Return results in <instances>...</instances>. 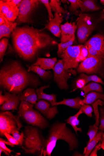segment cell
I'll return each mask as SVG.
<instances>
[{"label":"cell","instance_id":"obj_12","mask_svg":"<svg viewBox=\"0 0 104 156\" xmlns=\"http://www.w3.org/2000/svg\"><path fill=\"white\" fill-rule=\"evenodd\" d=\"M63 18L62 14L55 13L54 18L49 20L43 29L46 28L55 36L60 37L62 33L60 25L63 21Z\"/></svg>","mask_w":104,"mask_h":156},{"label":"cell","instance_id":"obj_39","mask_svg":"<svg viewBox=\"0 0 104 156\" xmlns=\"http://www.w3.org/2000/svg\"><path fill=\"white\" fill-rule=\"evenodd\" d=\"M0 6H1V7H0L1 11L5 16L7 12L11 7L9 5L7 1H0Z\"/></svg>","mask_w":104,"mask_h":156},{"label":"cell","instance_id":"obj_3","mask_svg":"<svg viewBox=\"0 0 104 156\" xmlns=\"http://www.w3.org/2000/svg\"><path fill=\"white\" fill-rule=\"evenodd\" d=\"M27 71L18 62L12 61L0 71V85L12 94H19L28 86L36 87L37 78Z\"/></svg>","mask_w":104,"mask_h":156},{"label":"cell","instance_id":"obj_51","mask_svg":"<svg viewBox=\"0 0 104 156\" xmlns=\"http://www.w3.org/2000/svg\"><path fill=\"white\" fill-rule=\"evenodd\" d=\"M102 140H104V133L102 131Z\"/></svg>","mask_w":104,"mask_h":156},{"label":"cell","instance_id":"obj_53","mask_svg":"<svg viewBox=\"0 0 104 156\" xmlns=\"http://www.w3.org/2000/svg\"><path fill=\"white\" fill-rule=\"evenodd\" d=\"M103 11L104 12V9H103Z\"/></svg>","mask_w":104,"mask_h":156},{"label":"cell","instance_id":"obj_7","mask_svg":"<svg viewBox=\"0 0 104 156\" xmlns=\"http://www.w3.org/2000/svg\"><path fill=\"white\" fill-rule=\"evenodd\" d=\"M91 20V15L87 13L81 14L77 20V36L80 44L85 43L95 28L96 25Z\"/></svg>","mask_w":104,"mask_h":156},{"label":"cell","instance_id":"obj_16","mask_svg":"<svg viewBox=\"0 0 104 156\" xmlns=\"http://www.w3.org/2000/svg\"><path fill=\"white\" fill-rule=\"evenodd\" d=\"M0 16L5 19V23L0 25V39L4 37H9L10 34L16 28L17 23L9 21L2 12L0 11Z\"/></svg>","mask_w":104,"mask_h":156},{"label":"cell","instance_id":"obj_13","mask_svg":"<svg viewBox=\"0 0 104 156\" xmlns=\"http://www.w3.org/2000/svg\"><path fill=\"white\" fill-rule=\"evenodd\" d=\"M60 27L62 31L61 42L63 44L69 41L75 35L77 26L75 23L67 22L64 24H61Z\"/></svg>","mask_w":104,"mask_h":156},{"label":"cell","instance_id":"obj_47","mask_svg":"<svg viewBox=\"0 0 104 156\" xmlns=\"http://www.w3.org/2000/svg\"><path fill=\"white\" fill-rule=\"evenodd\" d=\"M0 140L4 142L5 144L6 145H8L11 146V147H14V145L13 144H12L9 141H6L5 140L3 139L2 138H0Z\"/></svg>","mask_w":104,"mask_h":156},{"label":"cell","instance_id":"obj_40","mask_svg":"<svg viewBox=\"0 0 104 156\" xmlns=\"http://www.w3.org/2000/svg\"><path fill=\"white\" fill-rule=\"evenodd\" d=\"M41 2L46 7L48 12L49 20L53 19L54 16L52 12V10L48 0H41Z\"/></svg>","mask_w":104,"mask_h":156},{"label":"cell","instance_id":"obj_5","mask_svg":"<svg viewBox=\"0 0 104 156\" xmlns=\"http://www.w3.org/2000/svg\"><path fill=\"white\" fill-rule=\"evenodd\" d=\"M79 73L97 75L104 79V56L87 58L77 68Z\"/></svg>","mask_w":104,"mask_h":156},{"label":"cell","instance_id":"obj_14","mask_svg":"<svg viewBox=\"0 0 104 156\" xmlns=\"http://www.w3.org/2000/svg\"><path fill=\"white\" fill-rule=\"evenodd\" d=\"M7 101L1 107V110L3 111L18 110V107L21 101V94H11L8 93Z\"/></svg>","mask_w":104,"mask_h":156},{"label":"cell","instance_id":"obj_49","mask_svg":"<svg viewBox=\"0 0 104 156\" xmlns=\"http://www.w3.org/2000/svg\"><path fill=\"white\" fill-rule=\"evenodd\" d=\"M5 22L4 18L2 16H0V25L4 24Z\"/></svg>","mask_w":104,"mask_h":156},{"label":"cell","instance_id":"obj_26","mask_svg":"<svg viewBox=\"0 0 104 156\" xmlns=\"http://www.w3.org/2000/svg\"><path fill=\"white\" fill-rule=\"evenodd\" d=\"M83 113L82 109H80L79 111L76 114L72 116H70L65 121L66 123L71 125L73 129L77 134V131L82 132V129L81 128H79L77 126V122L79 116Z\"/></svg>","mask_w":104,"mask_h":156},{"label":"cell","instance_id":"obj_29","mask_svg":"<svg viewBox=\"0 0 104 156\" xmlns=\"http://www.w3.org/2000/svg\"><path fill=\"white\" fill-rule=\"evenodd\" d=\"M19 12V8L18 6L14 8H11L7 12L5 17L9 21L14 22L17 18Z\"/></svg>","mask_w":104,"mask_h":156},{"label":"cell","instance_id":"obj_43","mask_svg":"<svg viewBox=\"0 0 104 156\" xmlns=\"http://www.w3.org/2000/svg\"><path fill=\"white\" fill-rule=\"evenodd\" d=\"M4 135L5 136L7 139L8 141H9L10 142L14 145H20L18 142L13 136H11L10 134L5 133Z\"/></svg>","mask_w":104,"mask_h":156},{"label":"cell","instance_id":"obj_42","mask_svg":"<svg viewBox=\"0 0 104 156\" xmlns=\"http://www.w3.org/2000/svg\"><path fill=\"white\" fill-rule=\"evenodd\" d=\"M100 110L101 124L99 129L100 131L104 132V108H101Z\"/></svg>","mask_w":104,"mask_h":156},{"label":"cell","instance_id":"obj_31","mask_svg":"<svg viewBox=\"0 0 104 156\" xmlns=\"http://www.w3.org/2000/svg\"><path fill=\"white\" fill-rule=\"evenodd\" d=\"M8 39L4 38L0 41V60L2 61L8 44Z\"/></svg>","mask_w":104,"mask_h":156},{"label":"cell","instance_id":"obj_20","mask_svg":"<svg viewBox=\"0 0 104 156\" xmlns=\"http://www.w3.org/2000/svg\"><path fill=\"white\" fill-rule=\"evenodd\" d=\"M50 87L49 84L47 86L41 87L39 89H37L36 92L38 96V101L44 100L48 101L50 104L56 102V95L52 94H48L43 92V90Z\"/></svg>","mask_w":104,"mask_h":156},{"label":"cell","instance_id":"obj_50","mask_svg":"<svg viewBox=\"0 0 104 156\" xmlns=\"http://www.w3.org/2000/svg\"><path fill=\"white\" fill-rule=\"evenodd\" d=\"M100 148L104 150V140H102Z\"/></svg>","mask_w":104,"mask_h":156},{"label":"cell","instance_id":"obj_21","mask_svg":"<svg viewBox=\"0 0 104 156\" xmlns=\"http://www.w3.org/2000/svg\"><path fill=\"white\" fill-rule=\"evenodd\" d=\"M81 100V99L79 97L72 99L64 98L62 101L52 103L51 104L52 106L64 105L72 108L79 109H81L82 107L80 104V102Z\"/></svg>","mask_w":104,"mask_h":156},{"label":"cell","instance_id":"obj_52","mask_svg":"<svg viewBox=\"0 0 104 156\" xmlns=\"http://www.w3.org/2000/svg\"><path fill=\"white\" fill-rule=\"evenodd\" d=\"M100 3L102 5H104V0H101Z\"/></svg>","mask_w":104,"mask_h":156},{"label":"cell","instance_id":"obj_37","mask_svg":"<svg viewBox=\"0 0 104 156\" xmlns=\"http://www.w3.org/2000/svg\"><path fill=\"white\" fill-rule=\"evenodd\" d=\"M85 46L87 47L88 52L87 58L91 57H99L104 56L102 53L98 51L93 49L91 47H90Z\"/></svg>","mask_w":104,"mask_h":156},{"label":"cell","instance_id":"obj_33","mask_svg":"<svg viewBox=\"0 0 104 156\" xmlns=\"http://www.w3.org/2000/svg\"><path fill=\"white\" fill-rule=\"evenodd\" d=\"M88 54L87 47L84 45H82L80 49V52L77 58V61L79 63L85 60L87 57Z\"/></svg>","mask_w":104,"mask_h":156},{"label":"cell","instance_id":"obj_18","mask_svg":"<svg viewBox=\"0 0 104 156\" xmlns=\"http://www.w3.org/2000/svg\"><path fill=\"white\" fill-rule=\"evenodd\" d=\"M57 62L56 58H38L36 62L31 66H38L41 68L45 70H53Z\"/></svg>","mask_w":104,"mask_h":156},{"label":"cell","instance_id":"obj_46","mask_svg":"<svg viewBox=\"0 0 104 156\" xmlns=\"http://www.w3.org/2000/svg\"><path fill=\"white\" fill-rule=\"evenodd\" d=\"M0 147H1L5 150L8 152L10 154L12 152H13V150H11L9 149L6 146V144L2 141L0 140Z\"/></svg>","mask_w":104,"mask_h":156},{"label":"cell","instance_id":"obj_9","mask_svg":"<svg viewBox=\"0 0 104 156\" xmlns=\"http://www.w3.org/2000/svg\"><path fill=\"white\" fill-rule=\"evenodd\" d=\"M40 1L38 0H23L18 6L19 15L16 20L18 24L24 23L32 24L33 22L31 18L33 12L38 7Z\"/></svg>","mask_w":104,"mask_h":156},{"label":"cell","instance_id":"obj_41","mask_svg":"<svg viewBox=\"0 0 104 156\" xmlns=\"http://www.w3.org/2000/svg\"><path fill=\"white\" fill-rule=\"evenodd\" d=\"M86 84L85 80L83 79L79 78L76 81V88L73 91H75L77 89H81L84 87Z\"/></svg>","mask_w":104,"mask_h":156},{"label":"cell","instance_id":"obj_24","mask_svg":"<svg viewBox=\"0 0 104 156\" xmlns=\"http://www.w3.org/2000/svg\"><path fill=\"white\" fill-rule=\"evenodd\" d=\"M81 90L84 93V97L91 92L96 91L100 93H103V89L101 85L99 83L95 82H91L88 83Z\"/></svg>","mask_w":104,"mask_h":156},{"label":"cell","instance_id":"obj_30","mask_svg":"<svg viewBox=\"0 0 104 156\" xmlns=\"http://www.w3.org/2000/svg\"><path fill=\"white\" fill-rule=\"evenodd\" d=\"M75 35H74L72 38L69 41L64 43H61L58 44V51L57 52L58 56L60 57L63 51H65L69 47L71 46L75 41Z\"/></svg>","mask_w":104,"mask_h":156},{"label":"cell","instance_id":"obj_25","mask_svg":"<svg viewBox=\"0 0 104 156\" xmlns=\"http://www.w3.org/2000/svg\"><path fill=\"white\" fill-rule=\"evenodd\" d=\"M27 71H32L36 73L44 80H46L49 78L51 73L50 71H46L42 69L38 66H29Z\"/></svg>","mask_w":104,"mask_h":156},{"label":"cell","instance_id":"obj_48","mask_svg":"<svg viewBox=\"0 0 104 156\" xmlns=\"http://www.w3.org/2000/svg\"><path fill=\"white\" fill-rule=\"evenodd\" d=\"M4 152L5 153L6 155L8 156H10V154L2 148L1 147H0V156H1L2 152Z\"/></svg>","mask_w":104,"mask_h":156},{"label":"cell","instance_id":"obj_23","mask_svg":"<svg viewBox=\"0 0 104 156\" xmlns=\"http://www.w3.org/2000/svg\"><path fill=\"white\" fill-rule=\"evenodd\" d=\"M102 140V131L97 133L90 143H88L87 146L84 148L83 154L85 156L90 155L93 149L100 141Z\"/></svg>","mask_w":104,"mask_h":156},{"label":"cell","instance_id":"obj_11","mask_svg":"<svg viewBox=\"0 0 104 156\" xmlns=\"http://www.w3.org/2000/svg\"><path fill=\"white\" fill-rule=\"evenodd\" d=\"M50 104L45 100H40L35 105V108L44 116L50 120L54 118L58 113L57 107H51Z\"/></svg>","mask_w":104,"mask_h":156},{"label":"cell","instance_id":"obj_27","mask_svg":"<svg viewBox=\"0 0 104 156\" xmlns=\"http://www.w3.org/2000/svg\"><path fill=\"white\" fill-rule=\"evenodd\" d=\"M50 5L52 10L55 13L65 14L67 12L64 8L61 6V4L59 1L51 0Z\"/></svg>","mask_w":104,"mask_h":156},{"label":"cell","instance_id":"obj_6","mask_svg":"<svg viewBox=\"0 0 104 156\" xmlns=\"http://www.w3.org/2000/svg\"><path fill=\"white\" fill-rule=\"evenodd\" d=\"M23 127L20 117L7 111L0 113V135L5 136V134H11L14 131H19Z\"/></svg>","mask_w":104,"mask_h":156},{"label":"cell","instance_id":"obj_38","mask_svg":"<svg viewBox=\"0 0 104 156\" xmlns=\"http://www.w3.org/2000/svg\"><path fill=\"white\" fill-rule=\"evenodd\" d=\"M83 113L90 117H92V113L93 112L92 107L88 105L84 104L81 108Z\"/></svg>","mask_w":104,"mask_h":156},{"label":"cell","instance_id":"obj_22","mask_svg":"<svg viewBox=\"0 0 104 156\" xmlns=\"http://www.w3.org/2000/svg\"><path fill=\"white\" fill-rule=\"evenodd\" d=\"M21 101H25L33 105H35L38 101V96L35 89L28 88L21 94Z\"/></svg>","mask_w":104,"mask_h":156},{"label":"cell","instance_id":"obj_15","mask_svg":"<svg viewBox=\"0 0 104 156\" xmlns=\"http://www.w3.org/2000/svg\"><path fill=\"white\" fill-rule=\"evenodd\" d=\"M84 45L90 47L104 55V34H96L86 41Z\"/></svg>","mask_w":104,"mask_h":156},{"label":"cell","instance_id":"obj_36","mask_svg":"<svg viewBox=\"0 0 104 156\" xmlns=\"http://www.w3.org/2000/svg\"><path fill=\"white\" fill-rule=\"evenodd\" d=\"M11 134H12L13 137L18 142L20 146H22L24 138L23 132H22L21 134H20L19 131H14Z\"/></svg>","mask_w":104,"mask_h":156},{"label":"cell","instance_id":"obj_35","mask_svg":"<svg viewBox=\"0 0 104 156\" xmlns=\"http://www.w3.org/2000/svg\"><path fill=\"white\" fill-rule=\"evenodd\" d=\"M98 129V126L95 124L93 126H89V129L87 133V135L90 138L88 143H90L95 136L97 133Z\"/></svg>","mask_w":104,"mask_h":156},{"label":"cell","instance_id":"obj_32","mask_svg":"<svg viewBox=\"0 0 104 156\" xmlns=\"http://www.w3.org/2000/svg\"><path fill=\"white\" fill-rule=\"evenodd\" d=\"M104 105V102L99 99L98 100L94 103L92 104V106L94 110L95 114L96 117V123L95 124L97 126H99V113L98 109V106H102Z\"/></svg>","mask_w":104,"mask_h":156},{"label":"cell","instance_id":"obj_17","mask_svg":"<svg viewBox=\"0 0 104 156\" xmlns=\"http://www.w3.org/2000/svg\"><path fill=\"white\" fill-rule=\"evenodd\" d=\"M94 0H79L80 9L82 12H94L101 9Z\"/></svg>","mask_w":104,"mask_h":156},{"label":"cell","instance_id":"obj_1","mask_svg":"<svg viewBox=\"0 0 104 156\" xmlns=\"http://www.w3.org/2000/svg\"><path fill=\"white\" fill-rule=\"evenodd\" d=\"M38 128L33 126L25 127L22 146L25 154L51 156L57 141L59 140H63L68 143L70 151L78 147L77 137L67 127L66 123L57 122L54 123L46 138L44 137Z\"/></svg>","mask_w":104,"mask_h":156},{"label":"cell","instance_id":"obj_4","mask_svg":"<svg viewBox=\"0 0 104 156\" xmlns=\"http://www.w3.org/2000/svg\"><path fill=\"white\" fill-rule=\"evenodd\" d=\"M34 105L25 101H21L18 112L19 116L27 124L41 129L49 126L47 120L38 112L34 109Z\"/></svg>","mask_w":104,"mask_h":156},{"label":"cell","instance_id":"obj_8","mask_svg":"<svg viewBox=\"0 0 104 156\" xmlns=\"http://www.w3.org/2000/svg\"><path fill=\"white\" fill-rule=\"evenodd\" d=\"M54 71V79L59 89L67 90L69 89L67 81L72 74H77L72 69H65L64 68L63 60H59L56 64Z\"/></svg>","mask_w":104,"mask_h":156},{"label":"cell","instance_id":"obj_28","mask_svg":"<svg viewBox=\"0 0 104 156\" xmlns=\"http://www.w3.org/2000/svg\"><path fill=\"white\" fill-rule=\"evenodd\" d=\"M79 78L84 79L86 84L91 81H93L95 82L104 84V83L102 81V79L96 75H88L84 73H82L80 75Z\"/></svg>","mask_w":104,"mask_h":156},{"label":"cell","instance_id":"obj_45","mask_svg":"<svg viewBox=\"0 0 104 156\" xmlns=\"http://www.w3.org/2000/svg\"><path fill=\"white\" fill-rule=\"evenodd\" d=\"M101 144H99L98 145H96L93 151L90 154L89 156H97V152L101 148L100 147Z\"/></svg>","mask_w":104,"mask_h":156},{"label":"cell","instance_id":"obj_19","mask_svg":"<svg viewBox=\"0 0 104 156\" xmlns=\"http://www.w3.org/2000/svg\"><path fill=\"white\" fill-rule=\"evenodd\" d=\"M100 100L104 102V94L97 92H92L88 94L84 99L81 100L80 104L82 106L84 104H92L98 100Z\"/></svg>","mask_w":104,"mask_h":156},{"label":"cell","instance_id":"obj_44","mask_svg":"<svg viewBox=\"0 0 104 156\" xmlns=\"http://www.w3.org/2000/svg\"><path fill=\"white\" fill-rule=\"evenodd\" d=\"M2 91H0V105H3L5 102L7 101L8 100V92H5V95L2 94Z\"/></svg>","mask_w":104,"mask_h":156},{"label":"cell","instance_id":"obj_2","mask_svg":"<svg viewBox=\"0 0 104 156\" xmlns=\"http://www.w3.org/2000/svg\"><path fill=\"white\" fill-rule=\"evenodd\" d=\"M27 25L16 27L12 34L15 51L20 57L26 61L34 59L39 51L56 42L48 34Z\"/></svg>","mask_w":104,"mask_h":156},{"label":"cell","instance_id":"obj_10","mask_svg":"<svg viewBox=\"0 0 104 156\" xmlns=\"http://www.w3.org/2000/svg\"><path fill=\"white\" fill-rule=\"evenodd\" d=\"M81 45L70 46L63 52L60 58L63 60L65 69L77 68L79 63L77 59Z\"/></svg>","mask_w":104,"mask_h":156},{"label":"cell","instance_id":"obj_34","mask_svg":"<svg viewBox=\"0 0 104 156\" xmlns=\"http://www.w3.org/2000/svg\"><path fill=\"white\" fill-rule=\"evenodd\" d=\"M79 0H69L68 2L70 4L69 8V10L71 13H75L77 9L80 8Z\"/></svg>","mask_w":104,"mask_h":156}]
</instances>
